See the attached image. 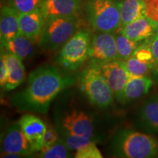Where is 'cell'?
Returning <instances> with one entry per match:
<instances>
[{"instance_id": "cell-1", "label": "cell", "mask_w": 158, "mask_h": 158, "mask_svg": "<svg viewBox=\"0 0 158 158\" xmlns=\"http://www.w3.org/2000/svg\"><path fill=\"white\" fill-rule=\"evenodd\" d=\"M56 67L45 64L31 71L27 85L12 98L13 106L20 111L45 114L59 92L68 86Z\"/></svg>"}, {"instance_id": "cell-2", "label": "cell", "mask_w": 158, "mask_h": 158, "mask_svg": "<svg viewBox=\"0 0 158 158\" xmlns=\"http://www.w3.org/2000/svg\"><path fill=\"white\" fill-rule=\"evenodd\" d=\"M110 149L114 157H155L158 155V141L147 134L123 130L114 136Z\"/></svg>"}, {"instance_id": "cell-3", "label": "cell", "mask_w": 158, "mask_h": 158, "mask_svg": "<svg viewBox=\"0 0 158 158\" xmlns=\"http://www.w3.org/2000/svg\"><path fill=\"white\" fill-rule=\"evenodd\" d=\"M78 26L77 15L47 18L39 38L40 47L43 50H57L78 31Z\"/></svg>"}, {"instance_id": "cell-4", "label": "cell", "mask_w": 158, "mask_h": 158, "mask_svg": "<svg viewBox=\"0 0 158 158\" xmlns=\"http://www.w3.org/2000/svg\"><path fill=\"white\" fill-rule=\"evenodd\" d=\"M86 11L92 27L98 31L114 32L121 27L116 0H87Z\"/></svg>"}, {"instance_id": "cell-5", "label": "cell", "mask_w": 158, "mask_h": 158, "mask_svg": "<svg viewBox=\"0 0 158 158\" xmlns=\"http://www.w3.org/2000/svg\"><path fill=\"white\" fill-rule=\"evenodd\" d=\"M80 82L83 91L92 103L105 108L113 102L114 95L98 64L92 62L83 70Z\"/></svg>"}, {"instance_id": "cell-6", "label": "cell", "mask_w": 158, "mask_h": 158, "mask_svg": "<svg viewBox=\"0 0 158 158\" xmlns=\"http://www.w3.org/2000/svg\"><path fill=\"white\" fill-rule=\"evenodd\" d=\"M91 34L86 29H79L63 45L57 61L68 70H76L81 67L89 57Z\"/></svg>"}, {"instance_id": "cell-7", "label": "cell", "mask_w": 158, "mask_h": 158, "mask_svg": "<svg viewBox=\"0 0 158 158\" xmlns=\"http://www.w3.org/2000/svg\"><path fill=\"white\" fill-rule=\"evenodd\" d=\"M56 125L58 131L86 138L93 135L92 119L81 110H72L62 114L57 118Z\"/></svg>"}, {"instance_id": "cell-8", "label": "cell", "mask_w": 158, "mask_h": 158, "mask_svg": "<svg viewBox=\"0 0 158 158\" xmlns=\"http://www.w3.org/2000/svg\"><path fill=\"white\" fill-rule=\"evenodd\" d=\"M89 57L98 64L118 59L116 35L103 31L94 35L91 40Z\"/></svg>"}, {"instance_id": "cell-9", "label": "cell", "mask_w": 158, "mask_h": 158, "mask_svg": "<svg viewBox=\"0 0 158 158\" xmlns=\"http://www.w3.org/2000/svg\"><path fill=\"white\" fill-rule=\"evenodd\" d=\"M98 65L114 95L116 98L133 76L128 70L125 62L116 59Z\"/></svg>"}, {"instance_id": "cell-10", "label": "cell", "mask_w": 158, "mask_h": 158, "mask_svg": "<svg viewBox=\"0 0 158 158\" xmlns=\"http://www.w3.org/2000/svg\"><path fill=\"white\" fill-rule=\"evenodd\" d=\"M15 153L23 156L32 155L30 144L23 133L19 122L6 128L1 138V154Z\"/></svg>"}, {"instance_id": "cell-11", "label": "cell", "mask_w": 158, "mask_h": 158, "mask_svg": "<svg viewBox=\"0 0 158 158\" xmlns=\"http://www.w3.org/2000/svg\"><path fill=\"white\" fill-rule=\"evenodd\" d=\"M19 122L30 144L31 154L40 152L43 147L46 125L40 118L33 114H25Z\"/></svg>"}, {"instance_id": "cell-12", "label": "cell", "mask_w": 158, "mask_h": 158, "mask_svg": "<svg viewBox=\"0 0 158 158\" xmlns=\"http://www.w3.org/2000/svg\"><path fill=\"white\" fill-rule=\"evenodd\" d=\"M81 7V0H43L40 6L45 19L55 16L77 15Z\"/></svg>"}, {"instance_id": "cell-13", "label": "cell", "mask_w": 158, "mask_h": 158, "mask_svg": "<svg viewBox=\"0 0 158 158\" xmlns=\"http://www.w3.org/2000/svg\"><path fill=\"white\" fill-rule=\"evenodd\" d=\"M139 127L148 133L158 135V96L145 100L138 112Z\"/></svg>"}, {"instance_id": "cell-14", "label": "cell", "mask_w": 158, "mask_h": 158, "mask_svg": "<svg viewBox=\"0 0 158 158\" xmlns=\"http://www.w3.org/2000/svg\"><path fill=\"white\" fill-rule=\"evenodd\" d=\"M120 32L136 43L147 40L158 31V28L147 17L143 16L119 29Z\"/></svg>"}, {"instance_id": "cell-15", "label": "cell", "mask_w": 158, "mask_h": 158, "mask_svg": "<svg viewBox=\"0 0 158 158\" xmlns=\"http://www.w3.org/2000/svg\"><path fill=\"white\" fill-rule=\"evenodd\" d=\"M45 19L40 7L30 13L20 14V32L31 40L40 38Z\"/></svg>"}, {"instance_id": "cell-16", "label": "cell", "mask_w": 158, "mask_h": 158, "mask_svg": "<svg viewBox=\"0 0 158 158\" xmlns=\"http://www.w3.org/2000/svg\"><path fill=\"white\" fill-rule=\"evenodd\" d=\"M153 86V81L150 77L132 76L116 99L121 102H127L146 95Z\"/></svg>"}, {"instance_id": "cell-17", "label": "cell", "mask_w": 158, "mask_h": 158, "mask_svg": "<svg viewBox=\"0 0 158 158\" xmlns=\"http://www.w3.org/2000/svg\"><path fill=\"white\" fill-rule=\"evenodd\" d=\"M19 13L9 5H3L0 13V40L1 45L21 34Z\"/></svg>"}, {"instance_id": "cell-18", "label": "cell", "mask_w": 158, "mask_h": 158, "mask_svg": "<svg viewBox=\"0 0 158 158\" xmlns=\"http://www.w3.org/2000/svg\"><path fill=\"white\" fill-rule=\"evenodd\" d=\"M2 54L8 68V79L5 88L7 91H11L17 88L24 81V66L22 60L13 53L7 51V53H4Z\"/></svg>"}, {"instance_id": "cell-19", "label": "cell", "mask_w": 158, "mask_h": 158, "mask_svg": "<svg viewBox=\"0 0 158 158\" xmlns=\"http://www.w3.org/2000/svg\"><path fill=\"white\" fill-rule=\"evenodd\" d=\"M118 4L121 27L144 16L142 0H120L118 1Z\"/></svg>"}, {"instance_id": "cell-20", "label": "cell", "mask_w": 158, "mask_h": 158, "mask_svg": "<svg viewBox=\"0 0 158 158\" xmlns=\"http://www.w3.org/2000/svg\"><path fill=\"white\" fill-rule=\"evenodd\" d=\"M8 52L13 53L21 60L30 56L34 51L32 40L20 34L1 45Z\"/></svg>"}, {"instance_id": "cell-21", "label": "cell", "mask_w": 158, "mask_h": 158, "mask_svg": "<svg viewBox=\"0 0 158 158\" xmlns=\"http://www.w3.org/2000/svg\"><path fill=\"white\" fill-rule=\"evenodd\" d=\"M116 40L118 59L125 61L133 56L134 51L138 46V43L131 40L121 32L116 35Z\"/></svg>"}, {"instance_id": "cell-22", "label": "cell", "mask_w": 158, "mask_h": 158, "mask_svg": "<svg viewBox=\"0 0 158 158\" xmlns=\"http://www.w3.org/2000/svg\"><path fill=\"white\" fill-rule=\"evenodd\" d=\"M126 66L133 76H146L156 68V65L152 63L144 62L138 59L133 56L124 61Z\"/></svg>"}, {"instance_id": "cell-23", "label": "cell", "mask_w": 158, "mask_h": 158, "mask_svg": "<svg viewBox=\"0 0 158 158\" xmlns=\"http://www.w3.org/2000/svg\"><path fill=\"white\" fill-rule=\"evenodd\" d=\"M65 142L62 138H59V141L50 149L45 151H41L38 154L39 157L43 158H68L72 157L73 155Z\"/></svg>"}, {"instance_id": "cell-24", "label": "cell", "mask_w": 158, "mask_h": 158, "mask_svg": "<svg viewBox=\"0 0 158 158\" xmlns=\"http://www.w3.org/2000/svg\"><path fill=\"white\" fill-rule=\"evenodd\" d=\"M60 135V138H62L67 144V146L70 148L72 151H77L81 148L84 147V146L87 144L94 142L93 138H86L79 136L73 134H70L65 132L58 131Z\"/></svg>"}, {"instance_id": "cell-25", "label": "cell", "mask_w": 158, "mask_h": 158, "mask_svg": "<svg viewBox=\"0 0 158 158\" xmlns=\"http://www.w3.org/2000/svg\"><path fill=\"white\" fill-rule=\"evenodd\" d=\"M43 0H7V5L13 7L19 14L30 13L39 8Z\"/></svg>"}, {"instance_id": "cell-26", "label": "cell", "mask_w": 158, "mask_h": 158, "mask_svg": "<svg viewBox=\"0 0 158 158\" xmlns=\"http://www.w3.org/2000/svg\"><path fill=\"white\" fill-rule=\"evenodd\" d=\"M144 16L158 28V0H142Z\"/></svg>"}, {"instance_id": "cell-27", "label": "cell", "mask_w": 158, "mask_h": 158, "mask_svg": "<svg viewBox=\"0 0 158 158\" xmlns=\"http://www.w3.org/2000/svg\"><path fill=\"white\" fill-rule=\"evenodd\" d=\"M133 56L142 62L152 63V64L156 65L152 51V49L147 40H145V42L143 44L138 45L135 51H134Z\"/></svg>"}, {"instance_id": "cell-28", "label": "cell", "mask_w": 158, "mask_h": 158, "mask_svg": "<svg viewBox=\"0 0 158 158\" xmlns=\"http://www.w3.org/2000/svg\"><path fill=\"white\" fill-rule=\"evenodd\" d=\"M76 158H102V155L94 142L87 144L76 151Z\"/></svg>"}, {"instance_id": "cell-29", "label": "cell", "mask_w": 158, "mask_h": 158, "mask_svg": "<svg viewBox=\"0 0 158 158\" xmlns=\"http://www.w3.org/2000/svg\"><path fill=\"white\" fill-rule=\"evenodd\" d=\"M59 138H60V135H59L58 130L54 129L53 127L47 128L41 151H45V150L50 149L59 141Z\"/></svg>"}, {"instance_id": "cell-30", "label": "cell", "mask_w": 158, "mask_h": 158, "mask_svg": "<svg viewBox=\"0 0 158 158\" xmlns=\"http://www.w3.org/2000/svg\"><path fill=\"white\" fill-rule=\"evenodd\" d=\"M8 79V68L3 54H1L0 59V84L2 87H5Z\"/></svg>"}, {"instance_id": "cell-31", "label": "cell", "mask_w": 158, "mask_h": 158, "mask_svg": "<svg viewBox=\"0 0 158 158\" xmlns=\"http://www.w3.org/2000/svg\"><path fill=\"white\" fill-rule=\"evenodd\" d=\"M147 41L152 49V51L156 63V67L158 68V31L154 36L147 40Z\"/></svg>"}, {"instance_id": "cell-32", "label": "cell", "mask_w": 158, "mask_h": 158, "mask_svg": "<svg viewBox=\"0 0 158 158\" xmlns=\"http://www.w3.org/2000/svg\"><path fill=\"white\" fill-rule=\"evenodd\" d=\"M24 156L20 154H15V153H5L1 154V157L5 158H18V157H22Z\"/></svg>"}]
</instances>
